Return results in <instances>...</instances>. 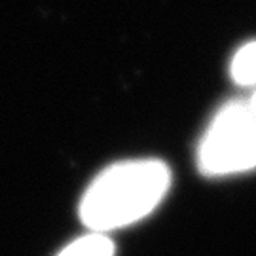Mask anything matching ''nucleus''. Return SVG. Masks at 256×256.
<instances>
[{"label":"nucleus","instance_id":"nucleus-1","mask_svg":"<svg viewBox=\"0 0 256 256\" xmlns=\"http://www.w3.org/2000/svg\"><path fill=\"white\" fill-rule=\"evenodd\" d=\"M171 171L160 160H128L106 167L86 190L80 218L95 234L131 226L164 202Z\"/></svg>","mask_w":256,"mask_h":256},{"label":"nucleus","instance_id":"nucleus-2","mask_svg":"<svg viewBox=\"0 0 256 256\" xmlns=\"http://www.w3.org/2000/svg\"><path fill=\"white\" fill-rule=\"evenodd\" d=\"M198 169L205 176H230L256 169V112L230 101L212 116L198 146Z\"/></svg>","mask_w":256,"mask_h":256},{"label":"nucleus","instance_id":"nucleus-3","mask_svg":"<svg viewBox=\"0 0 256 256\" xmlns=\"http://www.w3.org/2000/svg\"><path fill=\"white\" fill-rule=\"evenodd\" d=\"M232 80L243 88L256 90V40H250L239 48L230 63Z\"/></svg>","mask_w":256,"mask_h":256},{"label":"nucleus","instance_id":"nucleus-4","mask_svg":"<svg viewBox=\"0 0 256 256\" xmlns=\"http://www.w3.org/2000/svg\"><path fill=\"white\" fill-rule=\"evenodd\" d=\"M57 256H114V243L104 234L90 232L88 236L74 239Z\"/></svg>","mask_w":256,"mask_h":256},{"label":"nucleus","instance_id":"nucleus-5","mask_svg":"<svg viewBox=\"0 0 256 256\" xmlns=\"http://www.w3.org/2000/svg\"><path fill=\"white\" fill-rule=\"evenodd\" d=\"M248 104H250V108L256 112V90H254V93H252V97L248 99Z\"/></svg>","mask_w":256,"mask_h":256}]
</instances>
